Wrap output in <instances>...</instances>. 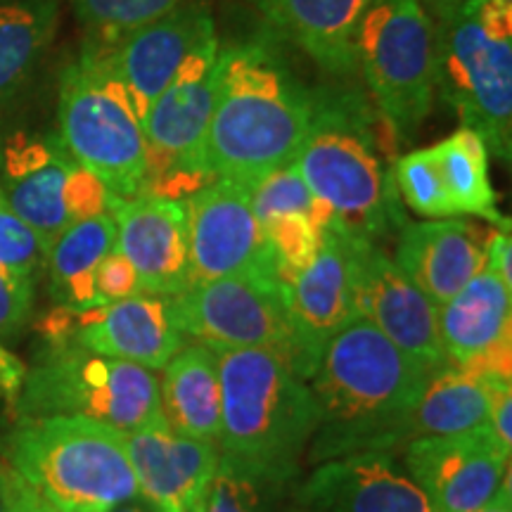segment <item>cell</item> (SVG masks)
Instances as JSON below:
<instances>
[{"mask_svg": "<svg viewBox=\"0 0 512 512\" xmlns=\"http://www.w3.org/2000/svg\"><path fill=\"white\" fill-rule=\"evenodd\" d=\"M432 373L403 354L368 318H354L323 349L311 394V463L389 453L408 441V420Z\"/></svg>", "mask_w": 512, "mask_h": 512, "instance_id": "obj_1", "label": "cell"}, {"mask_svg": "<svg viewBox=\"0 0 512 512\" xmlns=\"http://www.w3.org/2000/svg\"><path fill=\"white\" fill-rule=\"evenodd\" d=\"M313 91L292 74L271 43H230L219 53V88L204 143L207 181L252 188L290 164L306 136Z\"/></svg>", "mask_w": 512, "mask_h": 512, "instance_id": "obj_2", "label": "cell"}, {"mask_svg": "<svg viewBox=\"0 0 512 512\" xmlns=\"http://www.w3.org/2000/svg\"><path fill=\"white\" fill-rule=\"evenodd\" d=\"M380 114L351 88L313 91V112L294 166L349 233L366 240L399 233L408 219L377 136Z\"/></svg>", "mask_w": 512, "mask_h": 512, "instance_id": "obj_3", "label": "cell"}, {"mask_svg": "<svg viewBox=\"0 0 512 512\" xmlns=\"http://www.w3.org/2000/svg\"><path fill=\"white\" fill-rule=\"evenodd\" d=\"M221 373L219 458L283 486L316 430L311 384L271 349H214Z\"/></svg>", "mask_w": 512, "mask_h": 512, "instance_id": "obj_4", "label": "cell"}, {"mask_svg": "<svg viewBox=\"0 0 512 512\" xmlns=\"http://www.w3.org/2000/svg\"><path fill=\"white\" fill-rule=\"evenodd\" d=\"M0 458L62 512H105L140 491L124 434L88 418H19Z\"/></svg>", "mask_w": 512, "mask_h": 512, "instance_id": "obj_5", "label": "cell"}, {"mask_svg": "<svg viewBox=\"0 0 512 512\" xmlns=\"http://www.w3.org/2000/svg\"><path fill=\"white\" fill-rule=\"evenodd\" d=\"M60 140L81 169L119 200L145 192L147 145L143 117L105 55L83 43L81 57L60 76Z\"/></svg>", "mask_w": 512, "mask_h": 512, "instance_id": "obj_6", "label": "cell"}, {"mask_svg": "<svg viewBox=\"0 0 512 512\" xmlns=\"http://www.w3.org/2000/svg\"><path fill=\"white\" fill-rule=\"evenodd\" d=\"M19 418H88L131 434L162 418L152 370L79 347L72 337L48 339L24 370L15 396Z\"/></svg>", "mask_w": 512, "mask_h": 512, "instance_id": "obj_7", "label": "cell"}, {"mask_svg": "<svg viewBox=\"0 0 512 512\" xmlns=\"http://www.w3.org/2000/svg\"><path fill=\"white\" fill-rule=\"evenodd\" d=\"M356 64L384 126L413 140L437 95L434 22L420 0H373L356 34Z\"/></svg>", "mask_w": 512, "mask_h": 512, "instance_id": "obj_8", "label": "cell"}, {"mask_svg": "<svg viewBox=\"0 0 512 512\" xmlns=\"http://www.w3.org/2000/svg\"><path fill=\"white\" fill-rule=\"evenodd\" d=\"M434 22V88L489 155H512V38L484 29L477 0Z\"/></svg>", "mask_w": 512, "mask_h": 512, "instance_id": "obj_9", "label": "cell"}, {"mask_svg": "<svg viewBox=\"0 0 512 512\" xmlns=\"http://www.w3.org/2000/svg\"><path fill=\"white\" fill-rule=\"evenodd\" d=\"M219 36L216 29L192 46L188 57L147 107L143 133L147 145V185L143 195L176 197L202 188L204 143L219 88ZM181 200V197H176Z\"/></svg>", "mask_w": 512, "mask_h": 512, "instance_id": "obj_10", "label": "cell"}, {"mask_svg": "<svg viewBox=\"0 0 512 512\" xmlns=\"http://www.w3.org/2000/svg\"><path fill=\"white\" fill-rule=\"evenodd\" d=\"M169 311L183 337L209 349H271L297 370L287 287L278 278L235 275L188 287L169 299Z\"/></svg>", "mask_w": 512, "mask_h": 512, "instance_id": "obj_11", "label": "cell"}, {"mask_svg": "<svg viewBox=\"0 0 512 512\" xmlns=\"http://www.w3.org/2000/svg\"><path fill=\"white\" fill-rule=\"evenodd\" d=\"M185 202L190 226L188 287L235 275L278 278L264 226L252 209L249 185L216 178Z\"/></svg>", "mask_w": 512, "mask_h": 512, "instance_id": "obj_12", "label": "cell"}, {"mask_svg": "<svg viewBox=\"0 0 512 512\" xmlns=\"http://www.w3.org/2000/svg\"><path fill=\"white\" fill-rule=\"evenodd\" d=\"M356 313L368 318L427 373L448 366L437 328V306L373 240L354 235Z\"/></svg>", "mask_w": 512, "mask_h": 512, "instance_id": "obj_13", "label": "cell"}, {"mask_svg": "<svg viewBox=\"0 0 512 512\" xmlns=\"http://www.w3.org/2000/svg\"><path fill=\"white\" fill-rule=\"evenodd\" d=\"M510 451L498 444L491 427L458 437H420L406 444L411 482L432 512H477L501 494Z\"/></svg>", "mask_w": 512, "mask_h": 512, "instance_id": "obj_14", "label": "cell"}, {"mask_svg": "<svg viewBox=\"0 0 512 512\" xmlns=\"http://www.w3.org/2000/svg\"><path fill=\"white\" fill-rule=\"evenodd\" d=\"M287 306L297 342V373L311 380L330 339L358 318L354 233L339 226L337 219L320 230L316 256L287 287Z\"/></svg>", "mask_w": 512, "mask_h": 512, "instance_id": "obj_15", "label": "cell"}, {"mask_svg": "<svg viewBox=\"0 0 512 512\" xmlns=\"http://www.w3.org/2000/svg\"><path fill=\"white\" fill-rule=\"evenodd\" d=\"M76 162L57 133H0V195L41 238L46 254L72 226L67 190Z\"/></svg>", "mask_w": 512, "mask_h": 512, "instance_id": "obj_16", "label": "cell"}, {"mask_svg": "<svg viewBox=\"0 0 512 512\" xmlns=\"http://www.w3.org/2000/svg\"><path fill=\"white\" fill-rule=\"evenodd\" d=\"M117 247L133 266L140 290L171 299L190 285L188 202L162 195L119 200L112 209Z\"/></svg>", "mask_w": 512, "mask_h": 512, "instance_id": "obj_17", "label": "cell"}, {"mask_svg": "<svg viewBox=\"0 0 512 512\" xmlns=\"http://www.w3.org/2000/svg\"><path fill=\"white\" fill-rule=\"evenodd\" d=\"M69 337L93 354L147 370H162L185 347V337L171 318L169 299L150 294L74 313Z\"/></svg>", "mask_w": 512, "mask_h": 512, "instance_id": "obj_18", "label": "cell"}, {"mask_svg": "<svg viewBox=\"0 0 512 512\" xmlns=\"http://www.w3.org/2000/svg\"><path fill=\"white\" fill-rule=\"evenodd\" d=\"M211 29H214V19L209 10L202 3L185 0L169 15L128 34L117 46L93 48L105 55L114 74L124 81L126 91L131 93L140 117H145L147 107L164 91L192 46Z\"/></svg>", "mask_w": 512, "mask_h": 512, "instance_id": "obj_19", "label": "cell"}, {"mask_svg": "<svg viewBox=\"0 0 512 512\" xmlns=\"http://www.w3.org/2000/svg\"><path fill=\"white\" fill-rule=\"evenodd\" d=\"M297 501L306 512H432L387 453L325 460L299 486Z\"/></svg>", "mask_w": 512, "mask_h": 512, "instance_id": "obj_20", "label": "cell"}, {"mask_svg": "<svg viewBox=\"0 0 512 512\" xmlns=\"http://www.w3.org/2000/svg\"><path fill=\"white\" fill-rule=\"evenodd\" d=\"M124 444L143 494L185 512L207 494L219 467V446L183 437L164 415L152 425L124 434Z\"/></svg>", "mask_w": 512, "mask_h": 512, "instance_id": "obj_21", "label": "cell"}, {"mask_svg": "<svg viewBox=\"0 0 512 512\" xmlns=\"http://www.w3.org/2000/svg\"><path fill=\"white\" fill-rule=\"evenodd\" d=\"M484 247L486 235L470 221L406 223L392 261L439 309L482 271Z\"/></svg>", "mask_w": 512, "mask_h": 512, "instance_id": "obj_22", "label": "cell"}, {"mask_svg": "<svg viewBox=\"0 0 512 512\" xmlns=\"http://www.w3.org/2000/svg\"><path fill=\"white\" fill-rule=\"evenodd\" d=\"M373 0H254L268 27L304 50L323 72H358L356 34Z\"/></svg>", "mask_w": 512, "mask_h": 512, "instance_id": "obj_23", "label": "cell"}, {"mask_svg": "<svg viewBox=\"0 0 512 512\" xmlns=\"http://www.w3.org/2000/svg\"><path fill=\"white\" fill-rule=\"evenodd\" d=\"M505 387H510V380L448 363L432 373L422 389L408 420V441L484 430L491 422L496 394Z\"/></svg>", "mask_w": 512, "mask_h": 512, "instance_id": "obj_24", "label": "cell"}, {"mask_svg": "<svg viewBox=\"0 0 512 512\" xmlns=\"http://www.w3.org/2000/svg\"><path fill=\"white\" fill-rule=\"evenodd\" d=\"M512 287L482 268L451 302L437 309V328L448 363L465 366L510 342Z\"/></svg>", "mask_w": 512, "mask_h": 512, "instance_id": "obj_25", "label": "cell"}, {"mask_svg": "<svg viewBox=\"0 0 512 512\" xmlns=\"http://www.w3.org/2000/svg\"><path fill=\"white\" fill-rule=\"evenodd\" d=\"M159 384L162 415L183 437L219 444L221 432V373L214 349L183 347L162 368Z\"/></svg>", "mask_w": 512, "mask_h": 512, "instance_id": "obj_26", "label": "cell"}, {"mask_svg": "<svg viewBox=\"0 0 512 512\" xmlns=\"http://www.w3.org/2000/svg\"><path fill=\"white\" fill-rule=\"evenodd\" d=\"M117 245V223L112 211L74 221L57 235L46 254L48 290L57 309L83 313L98 309L95 271Z\"/></svg>", "mask_w": 512, "mask_h": 512, "instance_id": "obj_27", "label": "cell"}, {"mask_svg": "<svg viewBox=\"0 0 512 512\" xmlns=\"http://www.w3.org/2000/svg\"><path fill=\"white\" fill-rule=\"evenodd\" d=\"M57 0H0V105L19 95L53 43Z\"/></svg>", "mask_w": 512, "mask_h": 512, "instance_id": "obj_28", "label": "cell"}, {"mask_svg": "<svg viewBox=\"0 0 512 512\" xmlns=\"http://www.w3.org/2000/svg\"><path fill=\"white\" fill-rule=\"evenodd\" d=\"M446 192L456 214L479 216L498 223V230H510L508 219L498 214V197L489 176V150L484 140L470 128L460 126L456 133L432 145Z\"/></svg>", "mask_w": 512, "mask_h": 512, "instance_id": "obj_29", "label": "cell"}, {"mask_svg": "<svg viewBox=\"0 0 512 512\" xmlns=\"http://www.w3.org/2000/svg\"><path fill=\"white\" fill-rule=\"evenodd\" d=\"M185 0H72L76 19L86 29V43L112 48L145 24L169 15Z\"/></svg>", "mask_w": 512, "mask_h": 512, "instance_id": "obj_30", "label": "cell"}, {"mask_svg": "<svg viewBox=\"0 0 512 512\" xmlns=\"http://www.w3.org/2000/svg\"><path fill=\"white\" fill-rule=\"evenodd\" d=\"M252 209L261 226L278 214H306L318 230L335 221V211L313 195L294 162L280 166L252 185Z\"/></svg>", "mask_w": 512, "mask_h": 512, "instance_id": "obj_31", "label": "cell"}, {"mask_svg": "<svg viewBox=\"0 0 512 512\" xmlns=\"http://www.w3.org/2000/svg\"><path fill=\"white\" fill-rule=\"evenodd\" d=\"M392 174L399 197H403V202L415 214L427 216V219H453V216H458L446 192L432 147L408 152V155L396 159Z\"/></svg>", "mask_w": 512, "mask_h": 512, "instance_id": "obj_32", "label": "cell"}, {"mask_svg": "<svg viewBox=\"0 0 512 512\" xmlns=\"http://www.w3.org/2000/svg\"><path fill=\"white\" fill-rule=\"evenodd\" d=\"M264 233L280 283L290 287L316 256L320 230L306 214H278L264 223Z\"/></svg>", "mask_w": 512, "mask_h": 512, "instance_id": "obj_33", "label": "cell"}, {"mask_svg": "<svg viewBox=\"0 0 512 512\" xmlns=\"http://www.w3.org/2000/svg\"><path fill=\"white\" fill-rule=\"evenodd\" d=\"M273 489L280 486L261 482L219 458L216 475L204 496V512H273L268 505V491Z\"/></svg>", "mask_w": 512, "mask_h": 512, "instance_id": "obj_34", "label": "cell"}, {"mask_svg": "<svg viewBox=\"0 0 512 512\" xmlns=\"http://www.w3.org/2000/svg\"><path fill=\"white\" fill-rule=\"evenodd\" d=\"M0 266L38 278L46 268V247L0 195Z\"/></svg>", "mask_w": 512, "mask_h": 512, "instance_id": "obj_35", "label": "cell"}, {"mask_svg": "<svg viewBox=\"0 0 512 512\" xmlns=\"http://www.w3.org/2000/svg\"><path fill=\"white\" fill-rule=\"evenodd\" d=\"M36 299V278L0 266V342L27 328Z\"/></svg>", "mask_w": 512, "mask_h": 512, "instance_id": "obj_36", "label": "cell"}, {"mask_svg": "<svg viewBox=\"0 0 512 512\" xmlns=\"http://www.w3.org/2000/svg\"><path fill=\"white\" fill-rule=\"evenodd\" d=\"M95 292H98L102 306L143 294L136 271L117 247L100 261L98 271H95Z\"/></svg>", "mask_w": 512, "mask_h": 512, "instance_id": "obj_37", "label": "cell"}, {"mask_svg": "<svg viewBox=\"0 0 512 512\" xmlns=\"http://www.w3.org/2000/svg\"><path fill=\"white\" fill-rule=\"evenodd\" d=\"M0 498L5 512H62L0 458Z\"/></svg>", "mask_w": 512, "mask_h": 512, "instance_id": "obj_38", "label": "cell"}, {"mask_svg": "<svg viewBox=\"0 0 512 512\" xmlns=\"http://www.w3.org/2000/svg\"><path fill=\"white\" fill-rule=\"evenodd\" d=\"M512 242L510 230H496L486 238L484 247V268L496 273L505 285L512 287Z\"/></svg>", "mask_w": 512, "mask_h": 512, "instance_id": "obj_39", "label": "cell"}, {"mask_svg": "<svg viewBox=\"0 0 512 512\" xmlns=\"http://www.w3.org/2000/svg\"><path fill=\"white\" fill-rule=\"evenodd\" d=\"M510 415H512V392L510 387L501 389L494 399V408H491V432L498 439L505 451H510L512 446V437H510Z\"/></svg>", "mask_w": 512, "mask_h": 512, "instance_id": "obj_40", "label": "cell"}, {"mask_svg": "<svg viewBox=\"0 0 512 512\" xmlns=\"http://www.w3.org/2000/svg\"><path fill=\"white\" fill-rule=\"evenodd\" d=\"M24 370L27 368L0 344V389H3L10 399H15L19 392V384L24 380Z\"/></svg>", "mask_w": 512, "mask_h": 512, "instance_id": "obj_41", "label": "cell"}, {"mask_svg": "<svg viewBox=\"0 0 512 512\" xmlns=\"http://www.w3.org/2000/svg\"><path fill=\"white\" fill-rule=\"evenodd\" d=\"M105 512H176V510H171L169 505L159 503V501H155V498L143 494V491H138L136 496H131V498H126V501L112 505V508Z\"/></svg>", "mask_w": 512, "mask_h": 512, "instance_id": "obj_42", "label": "cell"}, {"mask_svg": "<svg viewBox=\"0 0 512 512\" xmlns=\"http://www.w3.org/2000/svg\"><path fill=\"white\" fill-rule=\"evenodd\" d=\"M463 3L465 0H420V5L427 10V15L432 19H439L448 15V12L458 10Z\"/></svg>", "mask_w": 512, "mask_h": 512, "instance_id": "obj_43", "label": "cell"}, {"mask_svg": "<svg viewBox=\"0 0 512 512\" xmlns=\"http://www.w3.org/2000/svg\"><path fill=\"white\" fill-rule=\"evenodd\" d=\"M477 512H512V496H510V484H505L494 501L486 503L484 508H479Z\"/></svg>", "mask_w": 512, "mask_h": 512, "instance_id": "obj_44", "label": "cell"}, {"mask_svg": "<svg viewBox=\"0 0 512 512\" xmlns=\"http://www.w3.org/2000/svg\"><path fill=\"white\" fill-rule=\"evenodd\" d=\"M204 496H207V494H204ZM204 496L200 498V501H197V503H192L190 505V508L188 510H185V512H204Z\"/></svg>", "mask_w": 512, "mask_h": 512, "instance_id": "obj_45", "label": "cell"}, {"mask_svg": "<svg viewBox=\"0 0 512 512\" xmlns=\"http://www.w3.org/2000/svg\"><path fill=\"white\" fill-rule=\"evenodd\" d=\"M498 3H508V5H512V0H498Z\"/></svg>", "mask_w": 512, "mask_h": 512, "instance_id": "obj_46", "label": "cell"}, {"mask_svg": "<svg viewBox=\"0 0 512 512\" xmlns=\"http://www.w3.org/2000/svg\"><path fill=\"white\" fill-rule=\"evenodd\" d=\"M0 512H5V508H3V498H0Z\"/></svg>", "mask_w": 512, "mask_h": 512, "instance_id": "obj_47", "label": "cell"}]
</instances>
